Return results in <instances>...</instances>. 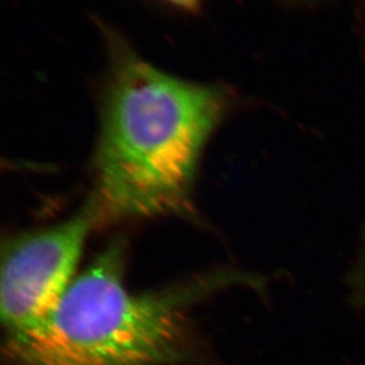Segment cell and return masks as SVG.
I'll use <instances>...</instances> for the list:
<instances>
[{
	"label": "cell",
	"mask_w": 365,
	"mask_h": 365,
	"mask_svg": "<svg viewBox=\"0 0 365 365\" xmlns=\"http://www.w3.org/2000/svg\"><path fill=\"white\" fill-rule=\"evenodd\" d=\"M110 48L93 200L113 219L188 213L199 158L227 95L156 69L118 38Z\"/></svg>",
	"instance_id": "obj_1"
},
{
	"label": "cell",
	"mask_w": 365,
	"mask_h": 365,
	"mask_svg": "<svg viewBox=\"0 0 365 365\" xmlns=\"http://www.w3.org/2000/svg\"><path fill=\"white\" fill-rule=\"evenodd\" d=\"M124 245L115 240L73 280L34 332L5 343L18 365H174L190 351L187 311L231 284L217 273L160 292L135 294L123 283Z\"/></svg>",
	"instance_id": "obj_2"
},
{
	"label": "cell",
	"mask_w": 365,
	"mask_h": 365,
	"mask_svg": "<svg viewBox=\"0 0 365 365\" xmlns=\"http://www.w3.org/2000/svg\"><path fill=\"white\" fill-rule=\"evenodd\" d=\"M100 220L91 199L68 220L4 244L0 314L5 343L21 341L46 319L73 283L86 238Z\"/></svg>",
	"instance_id": "obj_3"
},
{
	"label": "cell",
	"mask_w": 365,
	"mask_h": 365,
	"mask_svg": "<svg viewBox=\"0 0 365 365\" xmlns=\"http://www.w3.org/2000/svg\"><path fill=\"white\" fill-rule=\"evenodd\" d=\"M355 296L357 303L365 307V262H363L362 267L359 269V273H357V280L355 283Z\"/></svg>",
	"instance_id": "obj_4"
}]
</instances>
